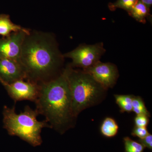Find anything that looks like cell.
<instances>
[{
  "label": "cell",
  "mask_w": 152,
  "mask_h": 152,
  "mask_svg": "<svg viewBox=\"0 0 152 152\" xmlns=\"http://www.w3.org/2000/svg\"><path fill=\"white\" fill-rule=\"evenodd\" d=\"M64 58L53 34L31 30L23 42L19 61L26 80L39 84L59 75Z\"/></svg>",
  "instance_id": "6da1fadb"
},
{
  "label": "cell",
  "mask_w": 152,
  "mask_h": 152,
  "mask_svg": "<svg viewBox=\"0 0 152 152\" xmlns=\"http://www.w3.org/2000/svg\"><path fill=\"white\" fill-rule=\"evenodd\" d=\"M39 96L35 102L39 115L45 118L51 129L64 134L75 126L70 90L65 69L48 81L39 84Z\"/></svg>",
  "instance_id": "7a4b0ae2"
},
{
  "label": "cell",
  "mask_w": 152,
  "mask_h": 152,
  "mask_svg": "<svg viewBox=\"0 0 152 152\" xmlns=\"http://www.w3.org/2000/svg\"><path fill=\"white\" fill-rule=\"evenodd\" d=\"M64 69L70 90L73 114L77 119L83 111L101 103L107 90L83 69H75L70 64Z\"/></svg>",
  "instance_id": "3957f363"
},
{
  "label": "cell",
  "mask_w": 152,
  "mask_h": 152,
  "mask_svg": "<svg viewBox=\"0 0 152 152\" xmlns=\"http://www.w3.org/2000/svg\"><path fill=\"white\" fill-rule=\"evenodd\" d=\"M3 127L10 135L17 136L34 147L42 142L41 132L44 128H50L45 120L39 121L37 110L26 106L23 112L17 114L15 108L4 106L3 110Z\"/></svg>",
  "instance_id": "277c9868"
},
{
  "label": "cell",
  "mask_w": 152,
  "mask_h": 152,
  "mask_svg": "<svg viewBox=\"0 0 152 152\" xmlns=\"http://www.w3.org/2000/svg\"><path fill=\"white\" fill-rule=\"evenodd\" d=\"M103 43L95 45H82L70 52L64 54V58L72 60L70 65L72 67L82 69L92 66L99 61L101 57L105 52Z\"/></svg>",
  "instance_id": "5b68a950"
},
{
  "label": "cell",
  "mask_w": 152,
  "mask_h": 152,
  "mask_svg": "<svg viewBox=\"0 0 152 152\" xmlns=\"http://www.w3.org/2000/svg\"><path fill=\"white\" fill-rule=\"evenodd\" d=\"M0 83L15 102L23 100L35 102L39 96V85L25 79H20L11 83L3 82Z\"/></svg>",
  "instance_id": "8992f818"
},
{
  "label": "cell",
  "mask_w": 152,
  "mask_h": 152,
  "mask_svg": "<svg viewBox=\"0 0 152 152\" xmlns=\"http://www.w3.org/2000/svg\"><path fill=\"white\" fill-rule=\"evenodd\" d=\"M83 70L92 76L107 90L115 86L119 77L117 67L110 63H102L99 61L92 66Z\"/></svg>",
  "instance_id": "52a82bcc"
},
{
  "label": "cell",
  "mask_w": 152,
  "mask_h": 152,
  "mask_svg": "<svg viewBox=\"0 0 152 152\" xmlns=\"http://www.w3.org/2000/svg\"><path fill=\"white\" fill-rule=\"evenodd\" d=\"M31 31L15 32L0 38V58L19 61L23 42Z\"/></svg>",
  "instance_id": "ba28073f"
},
{
  "label": "cell",
  "mask_w": 152,
  "mask_h": 152,
  "mask_svg": "<svg viewBox=\"0 0 152 152\" xmlns=\"http://www.w3.org/2000/svg\"><path fill=\"white\" fill-rule=\"evenodd\" d=\"M26 80L24 70L19 61L0 58V82L11 83Z\"/></svg>",
  "instance_id": "9c48e42d"
},
{
  "label": "cell",
  "mask_w": 152,
  "mask_h": 152,
  "mask_svg": "<svg viewBox=\"0 0 152 152\" xmlns=\"http://www.w3.org/2000/svg\"><path fill=\"white\" fill-rule=\"evenodd\" d=\"M31 30L26 28L14 23L11 20L10 15L0 14V35L3 37L8 36L12 33L19 31H29Z\"/></svg>",
  "instance_id": "30bf717a"
},
{
  "label": "cell",
  "mask_w": 152,
  "mask_h": 152,
  "mask_svg": "<svg viewBox=\"0 0 152 152\" xmlns=\"http://www.w3.org/2000/svg\"><path fill=\"white\" fill-rule=\"evenodd\" d=\"M119 127L116 121L113 118L107 117L104 119L100 127V132L107 137H113L117 134Z\"/></svg>",
  "instance_id": "8fae6325"
},
{
  "label": "cell",
  "mask_w": 152,
  "mask_h": 152,
  "mask_svg": "<svg viewBox=\"0 0 152 152\" xmlns=\"http://www.w3.org/2000/svg\"><path fill=\"white\" fill-rule=\"evenodd\" d=\"M129 13L137 21L145 23L149 14V8L139 0L135 5L129 12Z\"/></svg>",
  "instance_id": "7c38bea8"
},
{
  "label": "cell",
  "mask_w": 152,
  "mask_h": 152,
  "mask_svg": "<svg viewBox=\"0 0 152 152\" xmlns=\"http://www.w3.org/2000/svg\"><path fill=\"white\" fill-rule=\"evenodd\" d=\"M134 95H114L116 103L122 113H130L132 112V100Z\"/></svg>",
  "instance_id": "4fadbf2b"
},
{
  "label": "cell",
  "mask_w": 152,
  "mask_h": 152,
  "mask_svg": "<svg viewBox=\"0 0 152 152\" xmlns=\"http://www.w3.org/2000/svg\"><path fill=\"white\" fill-rule=\"evenodd\" d=\"M132 112L136 115H143L150 117V113L141 97L134 96L132 100Z\"/></svg>",
  "instance_id": "5bb4252c"
},
{
  "label": "cell",
  "mask_w": 152,
  "mask_h": 152,
  "mask_svg": "<svg viewBox=\"0 0 152 152\" xmlns=\"http://www.w3.org/2000/svg\"><path fill=\"white\" fill-rule=\"evenodd\" d=\"M126 152H143L145 147L140 143L133 140L129 137L124 139Z\"/></svg>",
  "instance_id": "9a60e30c"
},
{
  "label": "cell",
  "mask_w": 152,
  "mask_h": 152,
  "mask_svg": "<svg viewBox=\"0 0 152 152\" xmlns=\"http://www.w3.org/2000/svg\"><path fill=\"white\" fill-rule=\"evenodd\" d=\"M139 0H118L110 6L111 9L120 8L127 11L128 12L132 10Z\"/></svg>",
  "instance_id": "2e32d148"
},
{
  "label": "cell",
  "mask_w": 152,
  "mask_h": 152,
  "mask_svg": "<svg viewBox=\"0 0 152 152\" xmlns=\"http://www.w3.org/2000/svg\"><path fill=\"white\" fill-rule=\"evenodd\" d=\"M149 117L145 115H137L134 119L135 126L140 127L147 128L149 122Z\"/></svg>",
  "instance_id": "e0dca14e"
},
{
  "label": "cell",
  "mask_w": 152,
  "mask_h": 152,
  "mask_svg": "<svg viewBox=\"0 0 152 152\" xmlns=\"http://www.w3.org/2000/svg\"><path fill=\"white\" fill-rule=\"evenodd\" d=\"M149 134L147 128L140 127L136 126L133 129L132 132V135L138 137L140 139H143Z\"/></svg>",
  "instance_id": "ac0fdd59"
},
{
  "label": "cell",
  "mask_w": 152,
  "mask_h": 152,
  "mask_svg": "<svg viewBox=\"0 0 152 152\" xmlns=\"http://www.w3.org/2000/svg\"><path fill=\"white\" fill-rule=\"evenodd\" d=\"M139 142L142 144L145 148H147L149 149H152V135L151 134H149L148 136L145 137L143 139H140Z\"/></svg>",
  "instance_id": "d6986e66"
},
{
  "label": "cell",
  "mask_w": 152,
  "mask_h": 152,
  "mask_svg": "<svg viewBox=\"0 0 152 152\" xmlns=\"http://www.w3.org/2000/svg\"><path fill=\"white\" fill-rule=\"evenodd\" d=\"M142 3L145 4L147 7L149 8L152 5V0H140Z\"/></svg>",
  "instance_id": "ffe728a7"
}]
</instances>
